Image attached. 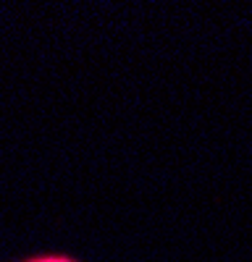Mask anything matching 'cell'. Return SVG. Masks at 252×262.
<instances>
[{
  "instance_id": "cell-1",
  "label": "cell",
  "mask_w": 252,
  "mask_h": 262,
  "mask_svg": "<svg viewBox=\"0 0 252 262\" xmlns=\"http://www.w3.org/2000/svg\"><path fill=\"white\" fill-rule=\"evenodd\" d=\"M26 262H74V260H69V257H32Z\"/></svg>"
}]
</instances>
